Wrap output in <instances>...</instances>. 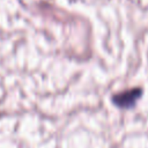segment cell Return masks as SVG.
<instances>
[{"label": "cell", "instance_id": "1", "mask_svg": "<svg viewBox=\"0 0 148 148\" xmlns=\"http://www.w3.org/2000/svg\"><path fill=\"white\" fill-rule=\"evenodd\" d=\"M142 95V89L141 88H132L130 90L121 91L117 95L112 96V102L114 105L123 108V109H128L135 105L136 101L141 97Z\"/></svg>", "mask_w": 148, "mask_h": 148}]
</instances>
